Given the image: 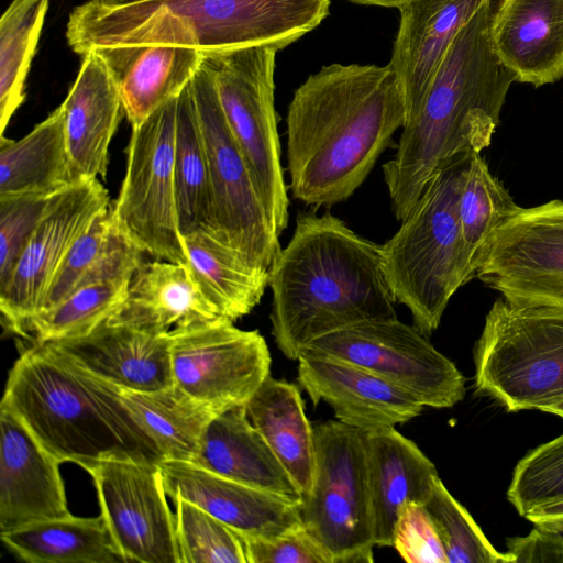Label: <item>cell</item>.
Returning <instances> with one entry per match:
<instances>
[{"label": "cell", "instance_id": "cell-16", "mask_svg": "<svg viewBox=\"0 0 563 563\" xmlns=\"http://www.w3.org/2000/svg\"><path fill=\"white\" fill-rule=\"evenodd\" d=\"M108 206L109 194L98 178L80 179L54 197L9 279L0 287V311L11 332L25 336L63 258Z\"/></svg>", "mask_w": 563, "mask_h": 563}, {"label": "cell", "instance_id": "cell-40", "mask_svg": "<svg viewBox=\"0 0 563 563\" xmlns=\"http://www.w3.org/2000/svg\"><path fill=\"white\" fill-rule=\"evenodd\" d=\"M114 230L110 205L77 238L63 258L53 276L40 312L53 309L78 288L102 257Z\"/></svg>", "mask_w": 563, "mask_h": 563}, {"label": "cell", "instance_id": "cell-39", "mask_svg": "<svg viewBox=\"0 0 563 563\" xmlns=\"http://www.w3.org/2000/svg\"><path fill=\"white\" fill-rule=\"evenodd\" d=\"M507 498L522 517L563 499V434L537 446L517 463Z\"/></svg>", "mask_w": 563, "mask_h": 563}, {"label": "cell", "instance_id": "cell-29", "mask_svg": "<svg viewBox=\"0 0 563 563\" xmlns=\"http://www.w3.org/2000/svg\"><path fill=\"white\" fill-rule=\"evenodd\" d=\"M0 139V196L54 195L80 180L68 150L62 104L21 140Z\"/></svg>", "mask_w": 563, "mask_h": 563}, {"label": "cell", "instance_id": "cell-46", "mask_svg": "<svg viewBox=\"0 0 563 563\" xmlns=\"http://www.w3.org/2000/svg\"><path fill=\"white\" fill-rule=\"evenodd\" d=\"M91 1L98 5L117 8V7H125V5L136 4V3L151 1V0H91Z\"/></svg>", "mask_w": 563, "mask_h": 563}, {"label": "cell", "instance_id": "cell-45", "mask_svg": "<svg viewBox=\"0 0 563 563\" xmlns=\"http://www.w3.org/2000/svg\"><path fill=\"white\" fill-rule=\"evenodd\" d=\"M353 3L364 4V5H378L386 8H399L402 4L411 1V0H347Z\"/></svg>", "mask_w": 563, "mask_h": 563}, {"label": "cell", "instance_id": "cell-38", "mask_svg": "<svg viewBox=\"0 0 563 563\" xmlns=\"http://www.w3.org/2000/svg\"><path fill=\"white\" fill-rule=\"evenodd\" d=\"M173 500L180 563H247L241 534L197 505Z\"/></svg>", "mask_w": 563, "mask_h": 563}, {"label": "cell", "instance_id": "cell-9", "mask_svg": "<svg viewBox=\"0 0 563 563\" xmlns=\"http://www.w3.org/2000/svg\"><path fill=\"white\" fill-rule=\"evenodd\" d=\"M316 468L300 503L305 528L332 563H371L375 547L365 432L329 420L313 427Z\"/></svg>", "mask_w": 563, "mask_h": 563}, {"label": "cell", "instance_id": "cell-33", "mask_svg": "<svg viewBox=\"0 0 563 563\" xmlns=\"http://www.w3.org/2000/svg\"><path fill=\"white\" fill-rule=\"evenodd\" d=\"M118 390L164 460L195 461L203 432L216 413L175 385L153 391Z\"/></svg>", "mask_w": 563, "mask_h": 563}, {"label": "cell", "instance_id": "cell-21", "mask_svg": "<svg viewBox=\"0 0 563 563\" xmlns=\"http://www.w3.org/2000/svg\"><path fill=\"white\" fill-rule=\"evenodd\" d=\"M73 364L121 389L174 385L170 339L106 321L87 335L46 342Z\"/></svg>", "mask_w": 563, "mask_h": 563}, {"label": "cell", "instance_id": "cell-10", "mask_svg": "<svg viewBox=\"0 0 563 563\" xmlns=\"http://www.w3.org/2000/svg\"><path fill=\"white\" fill-rule=\"evenodd\" d=\"M177 97L132 128L126 173L111 214L119 231L144 253L187 264L174 178Z\"/></svg>", "mask_w": 563, "mask_h": 563}, {"label": "cell", "instance_id": "cell-4", "mask_svg": "<svg viewBox=\"0 0 563 563\" xmlns=\"http://www.w3.org/2000/svg\"><path fill=\"white\" fill-rule=\"evenodd\" d=\"M330 0H151L70 12L66 38L84 56L106 46L181 45L202 53L253 45L280 49L316 29Z\"/></svg>", "mask_w": 563, "mask_h": 563}, {"label": "cell", "instance_id": "cell-32", "mask_svg": "<svg viewBox=\"0 0 563 563\" xmlns=\"http://www.w3.org/2000/svg\"><path fill=\"white\" fill-rule=\"evenodd\" d=\"M174 178L180 235L197 230L216 234L207 150L189 84L177 97Z\"/></svg>", "mask_w": 563, "mask_h": 563}, {"label": "cell", "instance_id": "cell-24", "mask_svg": "<svg viewBox=\"0 0 563 563\" xmlns=\"http://www.w3.org/2000/svg\"><path fill=\"white\" fill-rule=\"evenodd\" d=\"M62 107L68 150L78 178H104L109 145L123 107L118 81L97 49L84 55Z\"/></svg>", "mask_w": 563, "mask_h": 563}, {"label": "cell", "instance_id": "cell-43", "mask_svg": "<svg viewBox=\"0 0 563 563\" xmlns=\"http://www.w3.org/2000/svg\"><path fill=\"white\" fill-rule=\"evenodd\" d=\"M242 538L247 563H332L303 525L271 539Z\"/></svg>", "mask_w": 563, "mask_h": 563}, {"label": "cell", "instance_id": "cell-18", "mask_svg": "<svg viewBox=\"0 0 563 563\" xmlns=\"http://www.w3.org/2000/svg\"><path fill=\"white\" fill-rule=\"evenodd\" d=\"M0 532L70 516L62 463L0 404Z\"/></svg>", "mask_w": 563, "mask_h": 563}, {"label": "cell", "instance_id": "cell-27", "mask_svg": "<svg viewBox=\"0 0 563 563\" xmlns=\"http://www.w3.org/2000/svg\"><path fill=\"white\" fill-rule=\"evenodd\" d=\"M192 463L291 501L300 504L302 500L288 472L251 423L245 406L213 416L203 432Z\"/></svg>", "mask_w": 563, "mask_h": 563}, {"label": "cell", "instance_id": "cell-44", "mask_svg": "<svg viewBox=\"0 0 563 563\" xmlns=\"http://www.w3.org/2000/svg\"><path fill=\"white\" fill-rule=\"evenodd\" d=\"M525 518L543 532L563 537V499L538 507Z\"/></svg>", "mask_w": 563, "mask_h": 563}, {"label": "cell", "instance_id": "cell-12", "mask_svg": "<svg viewBox=\"0 0 563 563\" xmlns=\"http://www.w3.org/2000/svg\"><path fill=\"white\" fill-rule=\"evenodd\" d=\"M303 352L365 367L407 389L424 407L451 408L465 395V379L455 364L398 318L346 327L316 339Z\"/></svg>", "mask_w": 563, "mask_h": 563}, {"label": "cell", "instance_id": "cell-5", "mask_svg": "<svg viewBox=\"0 0 563 563\" xmlns=\"http://www.w3.org/2000/svg\"><path fill=\"white\" fill-rule=\"evenodd\" d=\"M2 404L55 457L84 467L100 460L159 464L164 456L119 390L34 342L11 367Z\"/></svg>", "mask_w": 563, "mask_h": 563}, {"label": "cell", "instance_id": "cell-15", "mask_svg": "<svg viewBox=\"0 0 563 563\" xmlns=\"http://www.w3.org/2000/svg\"><path fill=\"white\" fill-rule=\"evenodd\" d=\"M82 468L93 481L100 514L126 562L180 563L159 464L108 459Z\"/></svg>", "mask_w": 563, "mask_h": 563}, {"label": "cell", "instance_id": "cell-1", "mask_svg": "<svg viewBox=\"0 0 563 563\" xmlns=\"http://www.w3.org/2000/svg\"><path fill=\"white\" fill-rule=\"evenodd\" d=\"M407 121L389 64L323 66L294 92L287 112L292 198L308 207L347 200Z\"/></svg>", "mask_w": 563, "mask_h": 563}, {"label": "cell", "instance_id": "cell-6", "mask_svg": "<svg viewBox=\"0 0 563 563\" xmlns=\"http://www.w3.org/2000/svg\"><path fill=\"white\" fill-rule=\"evenodd\" d=\"M472 152L455 155L428 179L398 231L380 244L396 299L427 336L438 329L456 290L470 282L463 260L459 198Z\"/></svg>", "mask_w": 563, "mask_h": 563}, {"label": "cell", "instance_id": "cell-25", "mask_svg": "<svg viewBox=\"0 0 563 563\" xmlns=\"http://www.w3.org/2000/svg\"><path fill=\"white\" fill-rule=\"evenodd\" d=\"M374 542L393 547L406 503L424 505L439 478L434 464L395 427L365 432Z\"/></svg>", "mask_w": 563, "mask_h": 563}, {"label": "cell", "instance_id": "cell-11", "mask_svg": "<svg viewBox=\"0 0 563 563\" xmlns=\"http://www.w3.org/2000/svg\"><path fill=\"white\" fill-rule=\"evenodd\" d=\"M207 150L216 235L253 267L268 272L282 250L247 164L222 111L213 78L202 65L189 82Z\"/></svg>", "mask_w": 563, "mask_h": 563}, {"label": "cell", "instance_id": "cell-20", "mask_svg": "<svg viewBox=\"0 0 563 563\" xmlns=\"http://www.w3.org/2000/svg\"><path fill=\"white\" fill-rule=\"evenodd\" d=\"M224 319L187 264L157 260L137 267L123 302L106 322L173 339Z\"/></svg>", "mask_w": 563, "mask_h": 563}, {"label": "cell", "instance_id": "cell-37", "mask_svg": "<svg viewBox=\"0 0 563 563\" xmlns=\"http://www.w3.org/2000/svg\"><path fill=\"white\" fill-rule=\"evenodd\" d=\"M423 506L439 534L448 563H516L514 555L501 553L493 547L440 477Z\"/></svg>", "mask_w": 563, "mask_h": 563}, {"label": "cell", "instance_id": "cell-31", "mask_svg": "<svg viewBox=\"0 0 563 563\" xmlns=\"http://www.w3.org/2000/svg\"><path fill=\"white\" fill-rule=\"evenodd\" d=\"M5 547L29 563H124L109 527L98 517L73 515L0 532Z\"/></svg>", "mask_w": 563, "mask_h": 563}, {"label": "cell", "instance_id": "cell-17", "mask_svg": "<svg viewBox=\"0 0 563 563\" xmlns=\"http://www.w3.org/2000/svg\"><path fill=\"white\" fill-rule=\"evenodd\" d=\"M297 379L314 406L324 401L340 422L363 432L405 423L424 408L394 382L329 355L303 352L298 358Z\"/></svg>", "mask_w": 563, "mask_h": 563}, {"label": "cell", "instance_id": "cell-26", "mask_svg": "<svg viewBox=\"0 0 563 563\" xmlns=\"http://www.w3.org/2000/svg\"><path fill=\"white\" fill-rule=\"evenodd\" d=\"M112 70L123 113L132 128L168 100L179 96L203 59L197 48L181 45L97 47Z\"/></svg>", "mask_w": 563, "mask_h": 563}, {"label": "cell", "instance_id": "cell-14", "mask_svg": "<svg viewBox=\"0 0 563 563\" xmlns=\"http://www.w3.org/2000/svg\"><path fill=\"white\" fill-rule=\"evenodd\" d=\"M174 385L213 413L245 406L271 375V353L257 330L220 320L170 339Z\"/></svg>", "mask_w": 563, "mask_h": 563}, {"label": "cell", "instance_id": "cell-22", "mask_svg": "<svg viewBox=\"0 0 563 563\" xmlns=\"http://www.w3.org/2000/svg\"><path fill=\"white\" fill-rule=\"evenodd\" d=\"M486 1L411 0L398 8L399 26L388 64L404 93L407 121L420 108L456 34Z\"/></svg>", "mask_w": 563, "mask_h": 563}, {"label": "cell", "instance_id": "cell-30", "mask_svg": "<svg viewBox=\"0 0 563 563\" xmlns=\"http://www.w3.org/2000/svg\"><path fill=\"white\" fill-rule=\"evenodd\" d=\"M181 239L194 279L224 318L234 322L260 303L268 272L253 267L213 232L197 230Z\"/></svg>", "mask_w": 563, "mask_h": 563}, {"label": "cell", "instance_id": "cell-47", "mask_svg": "<svg viewBox=\"0 0 563 563\" xmlns=\"http://www.w3.org/2000/svg\"><path fill=\"white\" fill-rule=\"evenodd\" d=\"M543 412L552 413L563 419V401L545 408Z\"/></svg>", "mask_w": 563, "mask_h": 563}, {"label": "cell", "instance_id": "cell-7", "mask_svg": "<svg viewBox=\"0 0 563 563\" xmlns=\"http://www.w3.org/2000/svg\"><path fill=\"white\" fill-rule=\"evenodd\" d=\"M475 387L507 411L563 401V309L523 307L503 297L474 350Z\"/></svg>", "mask_w": 563, "mask_h": 563}, {"label": "cell", "instance_id": "cell-36", "mask_svg": "<svg viewBox=\"0 0 563 563\" xmlns=\"http://www.w3.org/2000/svg\"><path fill=\"white\" fill-rule=\"evenodd\" d=\"M131 278L92 282L78 287L51 310L34 316L25 336L46 343L89 334L123 302Z\"/></svg>", "mask_w": 563, "mask_h": 563}, {"label": "cell", "instance_id": "cell-13", "mask_svg": "<svg viewBox=\"0 0 563 563\" xmlns=\"http://www.w3.org/2000/svg\"><path fill=\"white\" fill-rule=\"evenodd\" d=\"M475 277L514 305L563 309V201L520 207L494 231Z\"/></svg>", "mask_w": 563, "mask_h": 563}, {"label": "cell", "instance_id": "cell-2", "mask_svg": "<svg viewBox=\"0 0 563 563\" xmlns=\"http://www.w3.org/2000/svg\"><path fill=\"white\" fill-rule=\"evenodd\" d=\"M272 333L298 361L316 339L353 324L397 318L380 244L325 212L299 214L269 269Z\"/></svg>", "mask_w": 563, "mask_h": 563}, {"label": "cell", "instance_id": "cell-28", "mask_svg": "<svg viewBox=\"0 0 563 563\" xmlns=\"http://www.w3.org/2000/svg\"><path fill=\"white\" fill-rule=\"evenodd\" d=\"M251 423L262 434L297 485L302 499L311 490L316 449L298 387L271 375L245 405Z\"/></svg>", "mask_w": 563, "mask_h": 563}, {"label": "cell", "instance_id": "cell-34", "mask_svg": "<svg viewBox=\"0 0 563 563\" xmlns=\"http://www.w3.org/2000/svg\"><path fill=\"white\" fill-rule=\"evenodd\" d=\"M485 159L472 152L459 198L463 260L470 280L494 231L519 210Z\"/></svg>", "mask_w": 563, "mask_h": 563}, {"label": "cell", "instance_id": "cell-41", "mask_svg": "<svg viewBox=\"0 0 563 563\" xmlns=\"http://www.w3.org/2000/svg\"><path fill=\"white\" fill-rule=\"evenodd\" d=\"M57 194L0 196V287L9 279L27 240Z\"/></svg>", "mask_w": 563, "mask_h": 563}, {"label": "cell", "instance_id": "cell-42", "mask_svg": "<svg viewBox=\"0 0 563 563\" xmlns=\"http://www.w3.org/2000/svg\"><path fill=\"white\" fill-rule=\"evenodd\" d=\"M393 547L409 563H448L428 511L417 503H406L400 508Z\"/></svg>", "mask_w": 563, "mask_h": 563}, {"label": "cell", "instance_id": "cell-8", "mask_svg": "<svg viewBox=\"0 0 563 563\" xmlns=\"http://www.w3.org/2000/svg\"><path fill=\"white\" fill-rule=\"evenodd\" d=\"M275 45L203 53L232 135L247 164L274 232L288 224L289 199L274 107Z\"/></svg>", "mask_w": 563, "mask_h": 563}, {"label": "cell", "instance_id": "cell-35", "mask_svg": "<svg viewBox=\"0 0 563 563\" xmlns=\"http://www.w3.org/2000/svg\"><path fill=\"white\" fill-rule=\"evenodd\" d=\"M49 0H12L0 19V137L22 104Z\"/></svg>", "mask_w": 563, "mask_h": 563}, {"label": "cell", "instance_id": "cell-3", "mask_svg": "<svg viewBox=\"0 0 563 563\" xmlns=\"http://www.w3.org/2000/svg\"><path fill=\"white\" fill-rule=\"evenodd\" d=\"M493 0L459 31L417 113L402 128L383 176L397 220L404 221L431 175L446 161L490 145L514 75L490 38Z\"/></svg>", "mask_w": 563, "mask_h": 563}, {"label": "cell", "instance_id": "cell-19", "mask_svg": "<svg viewBox=\"0 0 563 563\" xmlns=\"http://www.w3.org/2000/svg\"><path fill=\"white\" fill-rule=\"evenodd\" d=\"M164 488L244 538L271 539L302 525L300 504L209 472L191 462L159 463Z\"/></svg>", "mask_w": 563, "mask_h": 563}, {"label": "cell", "instance_id": "cell-23", "mask_svg": "<svg viewBox=\"0 0 563 563\" xmlns=\"http://www.w3.org/2000/svg\"><path fill=\"white\" fill-rule=\"evenodd\" d=\"M490 38L515 81L538 88L563 78V0H499Z\"/></svg>", "mask_w": 563, "mask_h": 563}]
</instances>
